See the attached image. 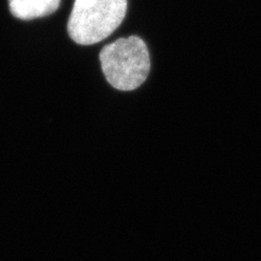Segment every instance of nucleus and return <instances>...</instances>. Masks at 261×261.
<instances>
[{
  "label": "nucleus",
  "mask_w": 261,
  "mask_h": 261,
  "mask_svg": "<svg viewBox=\"0 0 261 261\" xmlns=\"http://www.w3.org/2000/svg\"><path fill=\"white\" fill-rule=\"evenodd\" d=\"M61 0H9L11 14L19 19H33L54 14Z\"/></svg>",
  "instance_id": "obj_3"
},
{
  "label": "nucleus",
  "mask_w": 261,
  "mask_h": 261,
  "mask_svg": "<svg viewBox=\"0 0 261 261\" xmlns=\"http://www.w3.org/2000/svg\"><path fill=\"white\" fill-rule=\"evenodd\" d=\"M127 0H75L68 19V34L79 45H93L122 23Z\"/></svg>",
  "instance_id": "obj_2"
},
{
  "label": "nucleus",
  "mask_w": 261,
  "mask_h": 261,
  "mask_svg": "<svg viewBox=\"0 0 261 261\" xmlns=\"http://www.w3.org/2000/svg\"><path fill=\"white\" fill-rule=\"evenodd\" d=\"M99 61L108 83L120 91L138 89L150 71L149 50L138 37L120 38L104 46Z\"/></svg>",
  "instance_id": "obj_1"
}]
</instances>
